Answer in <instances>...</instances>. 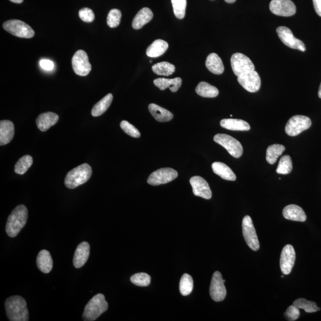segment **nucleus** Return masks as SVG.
I'll return each mask as SVG.
<instances>
[{
  "mask_svg": "<svg viewBox=\"0 0 321 321\" xmlns=\"http://www.w3.org/2000/svg\"><path fill=\"white\" fill-rule=\"evenodd\" d=\"M179 289L180 293L183 296H186L191 294L194 289V280L190 275H183L180 280Z\"/></svg>",
  "mask_w": 321,
  "mask_h": 321,
  "instance_id": "36",
  "label": "nucleus"
},
{
  "mask_svg": "<svg viewBox=\"0 0 321 321\" xmlns=\"http://www.w3.org/2000/svg\"><path fill=\"white\" fill-rule=\"evenodd\" d=\"M14 135V126L11 121L1 120L0 122V145L8 144Z\"/></svg>",
  "mask_w": 321,
  "mask_h": 321,
  "instance_id": "21",
  "label": "nucleus"
},
{
  "mask_svg": "<svg viewBox=\"0 0 321 321\" xmlns=\"http://www.w3.org/2000/svg\"><path fill=\"white\" fill-rule=\"evenodd\" d=\"M195 91L199 96L205 98H215L219 94L218 89L206 82H200Z\"/></svg>",
  "mask_w": 321,
  "mask_h": 321,
  "instance_id": "31",
  "label": "nucleus"
},
{
  "mask_svg": "<svg viewBox=\"0 0 321 321\" xmlns=\"http://www.w3.org/2000/svg\"><path fill=\"white\" fill-rule=\"evenodd\" d=\"M270 10L277 16L289 17L296 13V7L291 0H272Z\"/></svg>",
  "mask_w": 321,
  "mask_h": 321,
  "instance_id": "14",
  "label": "nucleus"
},
{
  "mask_svg": "<svg viewBox=\"0 0 321 321\" xmlns=\"http://www.w3.org/2000/svg\"><path fill=\"white\" fill-rule=\"evenodd\" d=\"M237 81L244 90L250 93H256L261 88V78L255 70L238 76Z\"/></svg>",
  "mask_w": 321,
  "mask_h": 321,
  "instance_id": "15",
  "label": "nucleus"
},
{
  "mask_svg": "<svg viewBox=\"0 0 321 321\" xmlns=\"http://www.w3.org/2000/svg\"><path fill=\"white\" fill-rule=\"evenodd\" d=\"M231 66L235 76H239L247 72L255 70L254 64L248 57L241 53L232 55Z\"/></svg>",
  "mask_w": 321,
  "mask_h": 321,
  "instance_id": "9",
  "label": "nucleus"
},
{
  "mask_svg": "<svg viewBox=\"0 0 321 321\" xmlns=\"http://www.w3.org/2000/svg\"><path fill=\"white\" fill-rule=\"evenodd\" d=\"M108 303L106 301L105 296L103 294H98L86 305L82 317L85 321L96 320L108 310Z\"/></svg>",
  "mask_w": 321,
  "mask_h": 321,
  "instance_id": "4",
  "label": "nucleus"
},
{
  "mask_svg": "<svg viewBox=\"0 0 321 321\" xmlns=\"http://www.w3.org/2000/svg\"><path fill=\"white\" fill-rule=\"evenodd\" d=\"M206 65L210 71L215 75H221L224 71V64L221 58L215 53H212L208 56Z\"/></svg>",
  "mask_w": 321,
  "mask_h": 321,
  "instance_id": "28",
  "label": "nucleus"
},
{
  "mask_svg": "<svg viewBox=\"0 0 321 321\" xmlns=\"http://www.w3.org/2000/svg\"><path fill=\"white\" fill-rule=\"evenodd\" d=\"M220 125L226 129L233 131H248L250 129L248 123L239 119H223L220 122Z\"/></svg>",
  "mask_w": 321,
  "mask_h": 321,
  "instance_id": "24",
  "label": "nucleus"
},
{
  "mask_svg": "<svg viewBox=\"0 0 321 321\" xmlns=\"http://www.w3.org/2000/svg\"><path fill=\"white\" fill-rule=\"evenodd\" d=\"M319 97L321 99V84L320 85L319 91Z\"/></svg>",
  "mask_w": 321,
  "mask_h": 321,
  "instance_id": "48",
  "label": "nucleus"
},
{
  "mask_svg": "<svg viewBox=\"0 0 321 321\" xmlns=\"http://www.w3.org/2000/svg\"><path fill=\"white\" fill-rule=\"evenodd\" d=\"M278 37L287 47L305 52L306 47L304 42L295 37L292 30L286 26H280L276 30Z\"/></svg>",
  "mask_w": 321,
  "mask_h": 321,
  "instance_id": "13",
  "label": "nucleus"
},
{
  "mask_svg": "<svg viewBox=\"0 0 321 321\" xmlns=\"http://www.w3.org/2000/svg\"><path fill=\"white\" fill-rule=\"evenodd\" d=\"M6 314L11 321H29V311L25 300L19 296H13L6 300Z\"/></svg>",
  "mask_w": 321,
  "mask_h": 321,
  "instance_id": "1",
  "label": "nucleus"
},
{
  "mask_svg": "<svg viewBox=\"0 0 321 321\" xmlns=\"http://www.w3.org/2000/svg\"><path fill=\"white\" fill-rule=\"evenodd\" d=\"M120 127L125 133L131 137L139 138L140 137V133L133 125L128 123L127 121H122L120 123Z\"/></svg>",
  "mask_w": 321,
  "mask_h": 321,
  "instance_id": "41",
  "label": "nucleus"
},
{
  "mask_svg": "<svg viewBox=\"0 0 321 321\" xmlns=\"http://www.w3.org/2000/svg\"><path fill=\"white\" fill-rule=\"evenodd\" d=\"M73 71L81 76H87L92 69L87 53L84 50L76 51L72 60Z\"/></svg>",
  "mask_w": 321,
  "mask_h": 321,
  "instance_id": "10",
  "label": "nucleus"
},
{
  "mask_svg": "<svg viewBox=\"0 0 321 321\" xmlns=\"http://www.w3.org/2000/svg\"><path fill=\"white\" fill-rule=\"evenodd\" d=\"M154 84L156 87H158L161 91H164L166 90L167 88H169L172 93H176L181 87L182 79L180 78L171 79L158 78L155 79Z\"/></svg>",
  "mask_w": 321,
  "mask_h": 321,
  "instance_id": "23",
  "label": "nucleus"
},
{
  "mask_svg": "<svg viewBox=\"0 0 321 321\" xmlns=\"http://www.w3.org/2000/svg\"><path fill=\"white\" fill-rule=\"evenodd\" d=\"M293 305L299 309L304 310L306 313H314L321 310L320 308L317 307L316 302L307 301L304 298H300L293 302Z\"/></svg>",
  "mask_w": 321,
  "mask_h": 321,
  "instance_id": "34",
  "label": "nucleus"
},
{
  "mask_svg": "<svg viewBox=\"0 0 321 321\" xmlns=\"http://www.w3.org/2000/svg\"><path fill=\"white\" fill-rule=\"evenodd\" d=\"M39 270L42 273L48 274L50 273L53 267V261L50 253L47 250H42L39 252L36 259Z\"/></svg>",
  "mask_w": 321,
  "mask_h": 321,
  "instance_id": "22",
  "label": "nucleus"
},
{
  "mask_svg": "<svg viewBox=\"0 0 321 321\" xmlns=\"http://www.w3.org/2000/svg\"><path fill=\"white\" fill-rule=\"evenodd\" d=\"M121 19V12L118 9L114 8L110 10L107 18V23L111 28L118 26Z\"/></svg>",
  "mask_w": 321,
  "mask_h": 321,
  "instance_id": "40",
  "label": "nucleus"
},
{
  "mask_svg": "<svg viewBox=\"0 0 321 321\" xmlns=\"http://www.w3.org/2000/svg\"><path fill=\"white\" fill-rule=\"evenodd\" d=\"M284 316L286 319L290 321H294L297 320L300 317L299 309L295 307V305H291L287 308Z\"/></svg>",
  "mask_w": 321,
  "mask_h": 321,
  "instance_id": "43",
  "label": "nucleus"
},
{
  "mask_svg": "<svg viewBox=\"0 0 321 321\" xmlns=\"http://www.w3.org/2000/svg\"><path fill=\"white\" fill-rule=\"evenodd\" d=\"M312 125L311 119L307 116L297 115L289 119L285 131L290 136H296L302 131L310 128Z\"/></svg>",
  "mask_w": 321,
  "mask_h": 321,
  "instance_id": "7",
  "label": "nucleus"
},
{
  "mask_svg": "<svg viewBox=\"0 0 321 321\" xmlns=\"http://www.w3.org/2000/svg\"><path fill=\"white\" fill-rule=\"evenodd\" d=\"M313 4L317 13L321 17V0H313Z\"/></svg>",
  "mask_w": 321,
  "mask_h": 321,
  "instance_id": "45",
  "label": "nucleus"
},
{
  "mask_svg": "<svg viewBox=\"0 0 321 321\" xmlns=\"http://www.w3.org/2000/svg\"><path fill=\"white\" fill-rule=\"evenodd\" d=\"M224 283L221 274L219 271H215L213 274L210 289L211 297L214 301L221 302L225 298L227 290Z\"/></svg>",
  "mask_w": 321,
  "mask_h": 321,
  "instance_id": "11",
  "label": "nucleus"
},
{
  "mask_svg": "<svg viewBox=\"0 0 321 321\" xmlns=\"http://www.w3.org/2000/svg\"><path fill=\"white\" fill-rule=\"evenodd\" d=\"M152 71L155 74L160 76H169L176 71V67L169 62H163L154 64L152 67Z\"/></svg>",
  "mask_w": 321,
  "mask_h": 321,
  "instance_id": "33",
  "label": "nucleus"
},
{
  "mask_svg": "<svg viewBox=\"0 0 321 321\" xmlns=\"http://www.w3.org/2000/svg\"><path fill=\"white\" fill-rule=\"evenodd\" d=\"M283 215L286 219L295 221L305 222L307 218L304 211L296 205H289L284 208Z\"/></svg>",
  "mask_w": 321,
  "mask_h": 321,
  "instance_id": "20",
  "label": "nucleus"
},
{
  "mask_svg": "<svg viewBox=\"0 0 321 321\" xmlns=\"http://www.w3.org/2000/svg\"><path fill=\"white\" fill-rule=\"evenodd\" d=\"M190 183L193 189V193L197 197H201L206 200H210L212 197V192L209 183L206 180L200 176L192 177Z\"/></svg>",
  "mask_w": 321,
  "mask_h": 321,
  "instance_id": "17",
  "label": "nucleus"
},
{
  "mask_svg": "<svg viewBox=\"0 0 321 321\" xmlns=\"http://www.w3.org/2000/svg\"><path fill=\"white\" fill-rule=\"evenodd\" d=\"M214 140L224 147L234 158H240L243 154L242 145L237 140L228 134H217L214 137Z\"/></svg>",
  "mask_w": 321,
  "mask_h": 321,
  "instance_id": "6",
  "label": "nucleus"
},
{
  "mask_svg": "<svg viewBox=\"0 0 321 321\" xmlns=\"http://www.w3.org/2000/svg\"><path fill=\"white\" fill-rule=\"evenodd\" d=\"M2 26L6 31L17 37L29 39L35 35L34 30L32 27L19 20L6 21L3 23Z\"/></svg>",
  "mask_w": 321,
  "mask_h": 321,
  "instance_id": "5",
  "label": "nucleus"
},
{
  "mask_svg": "<svg viewBox=\"0 0 321 321\" xmlns=\"http://www.w3.org/2000/svg\"><path fill=\"white\" fill-rule=\"evenodd\" d=\"M149 111L156 120L160 122H167L172 120L174 116L167 109L155 104H151L148 107Z\"/></svg>",
  "mask_w": 321,
  "mask_h": 321,
  "instance_id": "27",
  "label": "nucleus"
},
{
  "mask_svg": "<svg viewBox=\"0 0 321 321\" xmlns=\"http://www.w3.org/2000/svg\"><path fill=\"white\" fill-rule=\"evenodd\" d=\"M173 11L177 19H182L186 14L187 0H171Z\"/></svg>",
  "mask_w": 321,
  "mask_h": 321,
  "instance_id": "38",
  "label": "nucleus"
},
{
  "mask_svg": "<svg viewBox=\"0 0 321 321\" xmlns=\"http://www.w3.org/2000/svg\"><path fill=\"white\" fill-rule=\"evenodd\" d=\"M296 260V252L291 244H287L283 247L280 256V265L281 272L284 275L291 273L294 267Z\"/></svg>",
  "mask_w": 321,
  "mask_h": 321,
  "instance_id": "16",
  "label": "nucleus"
},
{
  "mask_svg": "<svg viewBox=\"0 0 321 321\" xmlns=\"http://www.w3.org/2000/svg\"><path fill=\"white\" fill-rule=\"evenodd\" d=\"M93 170L90 165L83 164L67 173L64 184L67 188L73 189L84 185L90 179Z\"/></svg>",
  "mask_w": 321,
  "mask_h": 321,
  "instance_id": "3",
  "label": "nucleus"
},
{
  "mask_svg": "<svg viewBox=\"0 0 321 321\" xmlns=\"http://www.w3.org/2000/svg\"><path fill=\"white\" fill-rule=\"evenodd\" d=\"M243 235L246 243L253 251H258L260 244L252 219L249 215L244 217L242 221Z\"/></svg>",
  "mask_w": 321,
  "mask_h": 321,
  "instance_id": "8",
  "label": "nucleus"
},
{
  "mask_svg": "<svg viewBox=\"0 0 321 321\" xmlns=\"http://www.w3.org/2000/svg\"><path fill=\"white\" fill-rule=\"evenodd\" d=\"M113 96L111 94H108L98 102L92 109L91 114L94 117H99L105 113L111 105Z\"/></svg>",
  "mask_w": 321,
  "mask_h": 321,
  "instance_id": "30",
  "label": "nucleus"
},
{
  "mask_svg": "<svg viewBox=\"0 0 321 321\" xmlns=\"http://www.w3.org/2000/svg\"><path fill=\"white\" fill-rule=\"evenodd\" d=\"M131 282L139 287H146L151 283V278L149 275L144 273H137L130 278Z\"/></svg>",
  "mask_w": 321,
  "mask_h": 321,
  "instance_id": "39",
  "label": "nucleus"
},
{
  "mask_svg": "<svg viewBox=\"0 0 321 321\" xmlns=\"http://www.w3.org/2000/svg\"><path fill=\"white\" fill-rule=\"evenodd\" d=\"M10 1L14 3H17V4H20V3L23 2V0H10Z\"/></svg>",
  "mask_w": 321,
  "mask_h": 321,
  "instance_id": "46",
  "label": "nucleus"
},
{
  "mask_svg": "<svg viewBox=\"0 0 321 321\" xmlns=\"http://www.w3.org/2000/svg\"><path fill=\"white\" fill-rule=\"evenodd\" d=\"M39 66L45 71L50 72L54 68V64L52 61L48 59H42L39 62Z\"/></svg>",
  "mask_w": 321,
  "mask_h": 321,
  "instance_id": "44",
  "label": "nucleus"
},
{
  "mask_svg": "<svg viewBox=\"0 0 321 321\" xmlns=\"http://www.w3.org/2000/svg\"><path fill=\"white\" fill-rule=\"evenodd\" d=\"M169 48V44L162 39H157L152 42L146 50V55L149 57H158L166 53Z\"/></svg>",
  "mask_w": 321,
  "mask_h": 321,
  "instance_id": "29",
  "label": "nucleus"
},
{
  "mask_svg": "<svg viewBox=\"0 0 321 321\" xmlns=\"http://www.w3.org/2000/svg\"><path fill=\"white\" fill-rule=\"evenodd\" d=\"M285 146L282 145L274 144L268 146L266 154V159L269 164H274L277 159L285 151Z\"/></svg>",
  "mask_w": 321,
  "mask_h": 321,
  "instance_id": "32",
  "label": "nucleus"
},
{
  "mask_svg": "<svg viewBox=\"0 0 321 321\" xmlns=\"http://www.w3.org/2000/svg\"><path fill=\"white\" fill-rule=\"evenodd\" d=\"M293 170V163L291 157L289 155H284L281 157L278 163L276 172L278 174H288L292 172Z\"/></svg>",
  "mask_w": 321,
  "mask_h": 321,
  "instance_id": "37",
  "label": "nucleus"
},
{
  "mask_svg": "<svg viewBox=\"0 0 321 321\" xmlns=\"http://www.w3.org/2000/svg\"><path fill=\"white\" fill-rule=\"evenodd\" d=\"M214 173L221 177L222 179L228 181H235L236 176L227 165L221 162H215L212 164Z\"/></svg>",
  "mask_w": 321,
  "mask_h": 321,
  "instance_id": "26",
  "label": "nucleus"
},
{
  "mask_svg": "<svg viewBox=\"0 0 321 321\" xmlns=\"http://www.w3.org/2000/svg\"><path fill=\"white\" fill-rule=\"evenodd\" d=\"M154 14L151 9L144 7L141 9L134 17L132 27L134 29H140L152 19Z\"/></svg>",
  "mask_w": 321,
  "mask_h": 321,
  "instance_id": "25",
  "label": "nucleus"
},
{
  "mask_svg": "<svg viewBox=\"0 0 321 321\" xmlns=\"http://www.w3.org/2000/svg\"><path fill=\"white\" fill-rule=\"evenodd\" d=\"M33 164V158L31 156L26 155L20 158L17 162L14 167V171L19 175H23L27 172Z\"/></svg>",
  "mask_w": 321,
  "mask_h": 321,
  "instance_id": "35",
  "label": "nucleus"
},
{
  "mask_svg": "<svg viewBox=\"0 0 321 321\" xmlns=\"http://www.w3.org/2000/svg\"><path fill=\"white\" fill-rule=\"evenodd\" d=\"M79 16L85 22L91 23L95 19V14L93 10L90 8L85 7L79 11Z\"/></svg>",
  "mask_w": 321,
  "mask_h": 321,
  "instance_id": "42",
  "label": "nucleus"
},
{
  "mask_svg": "<svg viewBox=\"0 0 321 321\" xmlns=\"http://www.w3.org/2000/svg\"><path fill=\"white\" fill-rule=\"evenodd\" d=\"M59 117L56 113L47 112L39 115L36 119V123L38 128L41 131H46L52 126H54L58 121Z\"/></svg>",
  "mask_w": 321,
  "mask_h": 321,
  "instance_id": "19",
  "label": "nucleus"
},
{
  "mask_svg": "<svg viewBox=\"0 0 321 321\" xmlns=\"http://www.w3.org/2000/svg\"><path fill=\"white\" fill-rule=\"evenodd\" d=\"M90 254V245L87 241L79 244L76 248L73 265L76 268H80L87 262Z\"/></svg>",
  "mask_w": 321,
  "mask_h": 321,
  "instance_id": "18",
  "label": "nucleus"
},
{
  "mask_svg": "<svg viewBox=\"0 0 321 321\" xmlns=\"http://www.w3.org/2000/svg\"><path fill=\"white\" fill-rule=\"evenodd\" d=\"M224 1H225V2H228V3H233V2H234L235 1H236V0H224Z\"/></svg>",
  "mask_w": 321,
  "mask_h": 321,
  "instance_id": "47",
  "label": "nucleus"
},
{
  "mask_svg": "<svg viewBox=\"0 0 321 321\" xmlns=\"http://www.w3.org/2000/svg\"><path fill=\"white\" fill-rule=\"evenodd\" d=\"M178 176V173L171 168H164L153 172L149 176L148 183L152 186L166 184L173 181Z\"/></svg>",
  "mask_w": 321,
  "mask_h": 321,
  "instance_id": "12",
  "label": "nucleus"
},
{
  "mask_svg": "<svg viewBox=\"0 0 321 321\" xmlns=\"http://www.w3.org/2000/svg\"><path fill=\"white\" fill-rule=\"evenodd\" d=\"M27 217H28V212L25 206L20 205L15 208L9 215L6 224L5 231L9 237L17 236L21 229L26 225Z\"/></svg>",
  "mask_w": 321,
  "mask_h": 321,
  "instance_id": "2",
  "label": "nucleus"
}]
</instances>
